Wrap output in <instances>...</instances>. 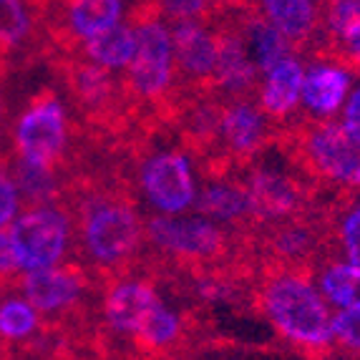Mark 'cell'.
<instances>
[{"instance_id":"1","label":"cell","mask_w":360,"mask_h":360,"mask_svg":"<svg viewBox=\"0 0 360 360\" xmlns=\"http://www.w3.org/2000/svg\"><path fill=\"white\" fill-rule=\"evenodd\" d=\"M252 305L272 330L307 360H325L333 353V315L310 275L257 264Z\"/></svg>"},{"instance_id":"2","label":"cell","mask_w":360,"mask_h":360,"mask_svg":"<svg viewBox=\"0 0 360 360\" xmlns=\"http://www.w3.org/2000/svg\"><path fill=\"white\" fill-rule=\"evenodd\" d=\"M86 262L106 280L136 272L144 259V219L127 184L96 186L76 205Z\"/></svg>"},{"instance_id":"3","label":"cell","mask_w":360,"mask_h":360,"mask_svg":"<svg viewBox=\"0 0 360 360\" xmlns=\"http://www.w3.org/2000/svg\"><path fill=\"white\" fill-rule=\"evenodd\" d=\"M272 144L312 184L360 192V129L345 121L312 119L277 124Z\"/></svg>"},{"instance_id":"4","label":"cell","mask_w":360,"mask_h":360,"mask_svg":"<svg viewBox=\"0 0 360 360\" xmlns=\"http://www.w3.org/2000/svg\"><path fill=\"white\" fill-rule=\"evenodd\" d=\"M136 33V53L127 68V94L136 111L144 108V124L164 127L176 91L172 30L162 20L156 0H144L131 20Z\"/></svg>"},{"instance_id":"5","label":"cell","mask_w":360,"mask_h":360,"mask_svg":"<svg viewBox=\"0 0 360 360\" xmlns=\"http://www.w3.org/2000/svg\"><path fill=\"white\" fill-rule=\"evenodd\" d=\"M73 214L56 202L30 205L11 224V245L20 275L56 267L66 259L73 245Z\"/></svg>"},{"instance_id":"6","label":"cell","mask_w":360,"mask_h":360,"mask_svg":"<svg viewBox=\"0 0 360 360\" xmlns=\"http://www.w3.org/2000/svg\"><path fill=\"white\" fill-rule=\"evenodd\" d=\"M237 179L245 186L250 205L257 217V224L275 222L285 217L305 214V212L318 210L320 205V186L312 184L305 174L290 164L283 167H264L257 159L245 164L234 172Z\"/></svg>"},{"instance_id":"7","label":"cell","mask_w":360,"mask_h":360,"mask_svg":"<svg viewBox=\"0 0 360 360\" xmlns=\"http://www.w3.org/2000/svg\"><path fill=\"white\" fill-rule=\"evenodd\" d=\"M136 186L159 214H181L194 207L197 181L184 149L136 151Z\"/></svg>"},{"instance_id":"8","label":"cell","mask_w":360,"mask_h":360,"mask_svg":"<svg viewBox=\"0 0 360 360\" xmlns=\"http://www.w3.org/2000/svg\"><path fill=\"white\" fill-rule=\"evenodd\" d=\"M68 139L71 121L66 103L51 91L33 98L13 127V146L18 159L38 167L56 169L68 149Z\"/></svg>"},{"instance_id":"9","label":"cell","mask_w":360,"mask_h":360,"mask_svg":"<svg viewBox=\"0 0 360 360\" xmlns=\"http://www.w3.org/2000/svg\"><path fill=\"white\" fill-rule=\"evenodd\" d=\"M257 103L245 98H224L219 116V151L229 172H237L257 159L264 146L272 144L275 129Z\"/></svg>"},{"instance_id":"10","label":"cell","mask_w":360,"mask_h":360,"mask_svg":"<svg viewBox=\"0 0 360 360\" xmlns=\"http://www.w3.org/2000/svg\"><path fill=\"white\" fill-rule=\"evenodd\" d=\"M169 30H172V49H174V71L181 76L176 91L214 94V30H210L199 20H174V28Z\"/></svg>"},{"instance_id":"11","label":"cell","mask_w":360,"mask_h":360,"mask_svg":"<svg viewBox=\"0 0 360 360\" xmlns=\"http://www.w3.org/2000/svg\"><path fill=\"white\" fill-rule=\"evenodd\" d=\"M162 300L154 277L119 275L106 280L101 297V318L106 330L131 338L144 325L151 307Z\"/></svg>"},{"instance_id":"12","label":"cell","mask_w":360,"mask_h":360,"mask_svg":"<svg viewBox=\"0 0 360 360\" xmlns=\"http://www.w3.org/2000/svg\"><path fill=\"white\" fill-rule=\"evenodd\" d=\"M86 290H89L86 275L73 264H56V267L20 275V295L41 315H49V318H58L76 310L84 302Z\"/></svg>"},{"instance_id":"13","label":"cell","mask_w":360,"mask_h":360,"mask_svg":"<svg viewBox=\"0 0 360 360\" xmlns=\"http://www.w3.org/2000/svg\"><path fill=\"white\" fill-rule=\"evenodd\" d=\"M240 13V11H237ZM217 41V73L214 94L222 98H245L257 91V68L247 53L237 18L222 20L214 28Z\"/></svg>"},{"instance_id":"14","label":"cell","mask_w":360,"mask_h":360,"mask_svg":"<svg viewBox=\"0 0 360 360\" xmlns=\"http://www.w3.org/2000/svg\"><path fill=\"white\" fill-rule=\"evenodd\" d=\"M192 210L197 214L207 217V219H212L217 224H224L229 229L252 232L257 227V217H255L250 197H247L245 186L237 179V174L207 179L202 194L194 199Z\"/></svg>"},{"instance_id":"15","label":"cell","mask_w":360,"mask_h":360,"mask_svg":"<svg viewBox=\"0 0 360 360\" xmlns=\"http://www.w3.org/2000/svg\"><path fill=\"white\" fill-rule=\"evenodd\" d=\"M262 76V86L255 91L257 106L272 124H285L300 106L305 68L295 56H288L280 63H275L270 71H264Z\"/></svg>"},{"instance_id":"16","label":"cell","mask_w":360,"mask_h":360,"mask_svg":"<svg viewBox=\"0 0 360 360\" xmlns=\"http://www.w3.org/2000/svg\"><path fill=\"white\" fill-rule=\"evenodd\" d=\"M350 91V71L340 63L318 58L310 63L302 78L300 103L307 108L312 119H330L338 108L345 103Z\"/></svg>"},{"instance_id":"17","label":"cell","mask_w":360,"mask_h":360,"mask_svg":"<svg viewBox=\"0 0 360 360\" xmlns=\"http://www.w3.org/2000/svg\"><path fill=\"white\" fill-rule=\"evenodd\" d=\"M259 13L290 41L292 51H305L323 33L315 0H257Z\"/></svg>"},{"instance_id":"18","label":"cell","mask_w":360,"mask_h":360,"mask_svg":"<svg viewBox=\"0 0 360 360\" xmlns=\"http://www.w3.org/2000/svg\"><path fill=\"white\" fill-rule=\"evenodd\" d=\"M124 18V0H66L63 30L76 43H89Z\"/></svg>"},{"instance_id":"19","label":"cell","mask_w":360,"mask_h":360,"mask_svg":"<svg viewBox=\"0 0 360 360\" xmlns=\"http://www.w3.org/2000/svg\"><path fill=\"white\" fill-rule=\"evenodd\" d=\"M237 25H240L247 53H250V58H252L255 68L259 73L270 71L275 63L292 56V46H290L288 38L255 8L237 13Z\"/></svg>"},{"instance_id":"20","label":"cell","mask_w":360,"mask_h":360,"mask_svg":"<svg viewBox=\"0 0 360 360\" xmlns=\"http://www.w3.org/2000/svg\"><path fill=\"white\" fill-rule=\"evenodd\" d=\"M134 53H136V33H134V25L127 23L114 25L98 38L84 43V58L111 73L127 71Z\"/></svg>"},{"instance_id":"21","label":"cell","mask_w":360,"mask_h":360,"mask_svg":"<svg viewBox=\"0 0 360 360\" xmlns=\"http://www.w3.org/2000/svg\"><path fill=\"white\" fill-rule=\"evenodd\" d=\"M333 240L350 264H360V197L358 192H342V197L328 205Z\"/></svg>"},{"instance_id":"22","label":"cell","mask_w":360,"mask_h":360,"mask_svg":"<svg viewBox=\"0 0 360 360\" xmlns=\"http://www.w3.org/2000/svg\"><path fill=\"white\" fill-rule=\"evenodd\" d=\"M41 312L25 300L23 295L0 297V340L25 342L41 330Z\"/></svg>"},{"instance_id":"23","label":"cell","mask_w":360,"mask_h":360,"mask_svg":"<svg viewBox=\"0 0 360 360\" xmlns=\"http://www.w3.org/2000/svg\"><path fill=\"white\" fill-rule=\"evenodd\" d=\"M320 292L342 310H360V264L330 262L320 272Z\"/></svg>"},{"instance_id":"24","label":"cell","mask_w":360,"mask_h":360,"mask_svg":"<svg viewBox=\"0 0 360 360\" xmlns=\"http://www.w3.org/2000/svg\"><path fill=\"white\" fill-rule=\"evenodd\" d=\"M11 172L15 176V184H18L23 202H28V205H49V202H56L60 189L58 179H56V169L38 167V164H28L18 159Z\"/></svg>"},{"instance_id":"25","label":"cell","mask_w":360,"mask_h":360,"mask_svg":"<svg viewBox=\"0 0 360 360\" xmlns=\"http://www.w3.org/2000/svg\"><path fill=\"white\" fill-rule=\"evenodd\" d=\"M33 30V13L25 0H0V49H15Z\"/></svg>"},{"instance_id":"26","label":"cell","mask_w":360,"mask_h":360,"mask_svg":"<svg viewBox=\"0 0 360 360\" xmlns=\"http://www.w3.org/2000/svg\"><path fill=\"white\" fill-rule=\"evenodd\" d=\"M318 56L325 60H333V63H340L348 71H360V25H355L338 41L323 46Z\"/></svg>"},{"instance_id":"27","label":"cell","mask_w":360,"mask_h":360,"mask_svg":"<svg viewBox=\"0 0 360 360\" xmlns=\"http://www.w3.org/2000/svg\"><path fill=\"white\" fill-rule=\"evenodd\" d=\"M167 15L174 20H212L217 15V6L212 0H156Z\"/></svg>"},{"instance_id":"28","label":"cell","mask_w":360,"mask_h":360,"mask_svg":"<svg viewBox=\"0 0 360 360\" xmlns=\"http://www.w3.org/2000/svg\"><path fill=\"white\" fill-rule=\"evenodd\" d=\"M20 205H23V197L15 184V176L11 169L0 167V227H8L20 214Z\"/></svg>"},{"instance_id":"29","label":"cell","mask_w":360,"mask_h":360,"mask_svg":"<svg viewBox=\"0 0 360 360\" xmlns=\"http://www.w3.org/2000/svg\"><path fill=\"white\" fill-rule=\"evenodd\" d=\"M333 338L345 350L360 353V310H340L333 315Z\"/></svg>"},{"instance_id":"30","label":"cell","mask_w":360,"mask_h":360,"mask_svg":"<svg viewBox=\"0 0 360 360\" xmlns=\"http://www.w3.org/2000/svg\"><path fill=\"white\" fill-rule=\"evenodd\" d=\"M15 275H20V270L15 262V252H13L11 234H8V227H0V283Z\"/></svg>"},{"instance_id":"31","label":"cell","mask_w":360,"mask_h":360,"mask_svg":"<svg viewBox=\"0 0 360 360\" xmlns=\"http://www.w3.org/2000/svg\"><path fill=\"white\" fill-rule=\"evenodd\" d=\"M342 121L353 129H360V89H355L353 94L345 101V114H342Z\"/></svg>"},{"instance_id":"32","label":"cell","mask_w":360,"mask_h":360,"mask_svg":"<svg viewBox=\"0 0 360 360\" xmlns=\"http://www.w3.org/2000/svg\"><path fill=\"white\" fill-rule=\"evenodd\" d=\"M217 6V11H222L224 8V13L229 11V8H234V11H250L252 8V0H212Z\"/></svg>"},{"instance_id":"33","label":"cell","mask_w":360,"mask_h":360,"mask_svg":"<svg viewBox=\"0 0 360 360\" xmlns=\"http://www.w3.org/2000/svg\"><path fill=\"white\" fill-rule=\"evenodd\" d=\"M0 121H3V101H0Z\"/></svg>"}]
</instances>
